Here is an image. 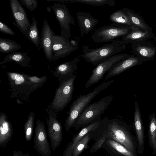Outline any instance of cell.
<instances>
[{
	"label": "cell",
	"instance_id": "obj_3",
	"mask_svg": "<svg viewBox=\"0 0 156 156\" xmlns=\"http://www.w3.org/2000/svg\"><path fill=\"white\" fill-rule=\"evenodd\" d=\"M126 46L121 40H115L111 43L97 48H89V46H84L82 48L83 54L81 56L86 62L95 66L118 54Z\"/></svg>",
	"mask_w": 156,
	"mask_h": 156
},
{
	"label": "cell",
	"instance_id": "obj_30",
	"mask_svg": "<svg viewBox=\"0 0 156 156\" xmlns=\"http://www.w3.org/2000/svg\"><path fill=\"white\" fill-rule=\"evenodd\" d=\"M61 2H78L94 6H100L108 5L109 7L115 5L114 0H60Z\"/></svg>",
	"mask_w": 156,
	"mask_h": 156
},
{
	"label": "cell",
	"instance_id": "obj_19",
	"mask_svg": "<svg viewBox=\"0 0 156 156\" xmlns=\"http://www.w3.org/2000/svg\"><path fill=\"white\" fill-rule=\"evenodd\" d=\"M134 121L138 141L137 153L142 154L144 149V135L140 110L136 101L135 102Z\"/></svg>",
	"mask_w": 156,
	"mask_h": 156
},
{
	"label": "cell",
	"instance_id": "obj_12",
	"mask_svg": "<svg viewBox=\"0 0 156 156\" xmlns=\"http://www.w3.org/2000/svg\"><path fill=\"white\" fill-rule=\"evenodd\" d=\"M51 40L53 53L51 61L65 57L78 48L77 46L73 45L70 41L67 42L60 36L55 34Z\"/></svg>",
	"mask_w": 156,
	"mask_h": 156
},
{
	"label": "cell",
	"instance_id": "obj_1",
	"mask_svg": "<svg viewBox=\"0 0 156 156\" xmlns=\"http://www.w3.org/2000/svg\"><path fill=\"white\" fill-rule=\"evenodd\" d=\"M91 135L95 142L90 149V153L97 151L105 141L111 139L137 154V144L128 127L124 122L117 119L103 118L98 128L91 132Z\"/></svg>",
	"mask_w": 156,
	"mask_h": 156
},
{
	"label": "cell",
	"instance_id": "obj_29",
	"mask_svg": "<svg viewBox=\"0 0 156 156\" xmlns=\"http://www.w3.org/2000/svg\"><path fill=\"white\" fill-rule=\"evenodd\" d=\"M27 38L30 40L40 50V37L37 28V22L34 17L29 29Z\"/></svg>",
	"mask_w": 156,
	"mask_h": 156
},
{
	"label": "cell",
	"instance_id": "obj_34",
	"mask_svg": "<svg viewBox=\"0 0 156 156\" xmlns=\"http://www.w3.org/2000/svg\"><path fill=\"white\" fill-rule=\"evenodd\" d=\"M20 2L30 11H32L37 7L38 2L37 0H20Z\"/></svg>",
	"mask_w": 156,
	"mask_h": 156
},
{
	"label": "cell",
	"instance_id": "obj_11",
	"mask_svg": "<svg viewBox=\"0 0 156 156\" xmlns=\"http://www.w3.org/2000/svg\"><path fill=\"white\" fill-rule=\"evenodd\" d=\"M34 147L43 156H49L51 151L44 123L38 119L36 122L34 138Z\"/></svg>",
	"mask_w": 156,
	"mask_h": 156
},
{
	"label": "cell",
	"instance_id": "obj_7",
	"mask_svg": "<svg viewBox=\"0 0 156 156\" xmlns=\"http://www.w3.org/2000/svg\"><path fill=\"white\" fill-rule=\"evenodd\" d=\"M59 22L61 29L60 36L68 42L71 37L70 25L75 26V21L66 6L63 4L54 3L51 6Z\"/></svg>",
	"mask_w": 156,
	"mask_h": 156
},
{
	"label": "cell",
	"instance_id": "obj_17",
	"mask_svg": "<svg viewBox=\"0 0 156 156\" xmlns=\"http://www.w3.org/2000/svg\"><path fill=\"white\" fill-rule=\"evenodd\" d=\"M80 58L76 57L73 60L60 64L55 68L53 74L60 80L69 78L75 74Z\"/></svg>",
	"mask_w": 156,
	"mask_h": 156
},
{
	"label": "cell",
	"instance_id": "obj_24",
	"mask_svg": "<svg viewBox=\"0 0 156 156\" xmlns=\"http://www.w3.org/2000/svg\"><path fill=\"white\" fill-rule=\"evenodd\" d=\"M12 61L15 62L20 66L28 67L30 66V58L26 53L14 52L6 55L3 60L0 62V64Z\"/></svg>",
	"mask_w": 156,
	"mask_h": 156
},
{
	"label": "cell",
	"instance_id": "obj_20",
	"mask_svg": "<svg viewBox=\"0 0 156 156\" xmlns=\"http://www.w3.org/2000/svg\"><path fill=\"white\" fill-rule=\"evenodd\" d=\"M76 17L81 37L88 34L99 22L98 20L85 12H78Z\"/></svg>",
	"mask_w": 156,
	"mask_h": 156
},
{
	"label": "cell",
	"instance_id": "obj_2",
	"mask_svg": "<svg viewBox=\"0 0 156 156\" xmlns=\"http://www.w3.org/2000/svg\"><path fill=\"white\" fill-rule=\"evenodd\" d=\"M114 81L111 80L103 82L92 91L86 94L81 95L73 102L70 105L68 113V115L65 123V129L67 132L73 127L77 118L92 100L100 92L108 87Z\"/></svg>",
	"mask_w": 156,
	"mask_h": 156
},
{
	"label": "cell",
	"instance_id": "obj_25",
	"mask_svg": "<svg viewBox=\"0 0 156 156\" xmlns=\"http://www.w3.org/2000/svg\"><path fill=\"white\" fill-rule=\"evenodd\" d=\"M122 10L128 16L132 25L144 30L152 32L153 29L148 25L141 16L128 8H125Z\"/></svg>",
	"mask_w": 156,
	"mask_h": 156
},
{
	"label": "cell",
	"instance_id": "obj_26",
	"mask_svg": "<svg viewBox=\"0 0 156 156\" xmlns=\"http://www.w3.org/2000/svg\"><path fill=\"white\" fill-rule=\"evenodd\" d=\"M148 138L149 145L152 151V154L156 155V118L154 113L150 115Z\"/></svg>",
	"mask_w": 156,
	"mask_h": 156
},
{
	"label": "cell",
	"instance_id": "obj_32",
	"mask_svg": "<svg viewBox=\"0 0 156 156\" xmlns=\"http://www.w3.org/2000/svg\"><path fill=\"white\" fill-rule=\"evenodd\" d=\"M35 119V114L31 111L29 115L24 126V130L26 140L30 141L32 137Z\"/></svg>",
	"mask_w": 156,
	"mask_h": 156
},
{
	"label": "cell",
	"instance_id": "obj_36",
	"mask_svg": "<svg viewBox=\"0 0 156 156\" xmlns=\"http://www.w3.org/2000/svg\"><path fill=\"white\" fill-rule=\"evenodd\" d=\"M12 156H29L27 154H23L21 151H14Z\"/></svg>",
	"mask_w": 156,
	"mask_h": 156
},
{
	"label": "cell",
	"instance_id": "obj_33",
	"mask_svg": "<svg viewBox=\"0 0 156 156\" xmlns=\"http://www.w3.org/2000/svg\"><path fill=\"white\" fill-rule=\"evenodd\" d=\"M27 78L28 80L33 85L34 90L39 87H41L45 83L47 79L46 76L38 77L36 76H30L29 75H28Z\"/></svg>",
	"mask_w": 156,
	"mask_h": 156
},
{
	"label": "cell",
	"instance_id": "obj_22",
	"mask_svg": "<svg viewBox=\"0 0 156 156\" xmlns=\"http://www.w3.org/2000/svg\"><path fill=\"white\" fill-rule=\"evenodd\" d=\"M101 148H104L114 156H137L136 153L130 151L121 144L111 139L105 141Z\"/></svg>",
	"mask_w": 156,
	"mask_h": 156
},
{
	"label": "cell",
	"instance_id": "obj_31",
	"mask_svg": "<svg viewBox=\"0 0 156 156\" xmlns=\"http://www.w3.org/2000/svg\"><path fill=\"white\" fill-rule=\"evenodd\" d=\"M92 139L91 132L83 137L75 146L73 151L72 156H78L87 147L90 140Z\"/></svg>",
	"mask_w": 156,
	"mask_h": 156
},
{
	"label": "cell",
	"instance_id": "obj_21",
	"mask_svg": "<svg viewBox=\"0 0 156 156\" xmlns=\"http://www.w3.org/2000/svg\"><path fill=\"white\" fill-rule=\"evenodd\" d=\"M101 120L94 122L84 127L73 137L68 144L64 151L63 156H72L73 151L78 142L86 134L96 130L100 126Z\"/></svg>",
	"mask_w": 156,
	"mask_h": 156
},
{
	"label": "cell",
	"instance_id": "obj_4",
	"mask_svg": "<svg viewBox=\"0 0 156 156\" xmlns=\"http://www.w3.org/2000/svg\"><path fill=\"white\" fill-rule=\"evenodd\" d=\"M113 99L112 95H110L89 105L77 118L73 127L78 129L101 120V116L110 104Z\"/></svg>",
	"mask_w": 156,
	"mask_h": 156
},
{
	"label": "cell",
	"instance_id": "obj_9",
	"mask_svg": "<svg viewBox=\"0 0 156 156\" xmlns=\"http://www.w3.org/2000/svg\"><path fill=\"white\" fill-rule=\"evenodd\" d=\"M9 5L14 20L13 25L27 37L31 24L26 12L18 0H10Z\"/></svg>",
	"mask_w": 156,
	"mask_h": 156
},
{
	"label": "cell",
	"instance_id": "obj_5",
	"mask_svg": "<svg viewBox=\"0 0 156 156\" xmlns=\"http://www.w3.org/2000/svg\"><path fill=\"white\" fill-rule=\"evenodd\" d=\"M76 75L60 80L53 100L50 105L51 109L56 113L62 110L73 98L74 83Z\"/></svg>",
	"mask_w": 156,
	"mask_h": 156
},
{
	"label": "cell",
	"instance_id": "obj_18",
	"mask_svg": "<svg viewBox=\"0 0 156 156\" xmlns=\"http://www.w3.org/2000/svg\"><path fill=\"white\" fill-rule=\"evenodd\" d=\"M130 28L131 32L122 38L121 41L125 44L147 41L154 37L152 32L144 30L134 25H132Z\"/></svg>",
	"mask_w": 156,
	"mask_h": 156
},
{
	"label": "cell",
	"instance_id": "obj_6",
	"mask_svg": "<svg viewBox=\"0 0 156 156\" xmlns=\"http://www.w3.org/2000/svg\"><path fill=\"white\" fill-rule=\"evenodd\" d=\"M131 30L129 27L113 23L97 29L93 34L92 39L97 43L112 42L118 37L127 34Z\"/></svg>",
	"mask_w": 156,
	"mask_h": 156
},
{
	"label": "cell",
	"instance_id": "obj_38",
	"mask_svg": "<svg viewBox=\"0 0 156 156\" xmlns=\"http://www.w3.org/2000/svg\"><path fill=\"white\" fill-rule=\"evenodd\" d=\"M153 39L154 40L156 41V36H154L153 38Z\"/></svg>",
	"mask_w": 156,
	"mask_h": 156
},
{
	"label": "cell",
	"instance_id": "obj_15",
	"mask_svg": "<svg viewBox=\"0 0 156 156\" xmlns=\"http://www.w3.org/2000/svg\"><path fill=\"white\" fill-rule=\"evenodd\" d=\"M143 62L142 60L133 54L129 57L115 64L108 72L104 81L113 76L119 75L127 69L139 65Z\"/></svg>",
	"mask_w": 156,
	"mask_h": 156
},
{
	"label": "cell",
	"instance_id": "obj_35",
	"mask_svg": "<svg viewBox=\"0 0 156 156\" xmlns=\"http://www.w3.org/2000/svg\"><path fill=\"white\" fill-rule=\"evenodd\" d=\"M0 31L3 33L11 35L15 34L13 31L5 23L0 21Z\"/></svg>",
	"mask_w": 156,
	"mask_h": 156
},
{
	"label": "cell",
	"instance_id": "obj_13",
	"mask_svg": "<svg viewBox=\"0 0 156 156\" xmlns=\"http://www.w3.org/2000/svg\"><path fill=\"white\" fill-rule=\"evenodd\" d=\"M9 84L13 91L17 94L23 92H32L33 85L28 79V75L7 72Z\"/></svg>",
	"mask_w": 156,
	"mask_h": 156
},
{
	"label": "cell",
	"instance_id": "obj_10",
	"mask_svg": "<svg viewBox=\"0 0 156 156\" xmlns=\"http://www.w3.org/2000/svg\"><path fill=\"white\" fill-rule=\"evenodd\" d=\"M48 119H47L48 136L53 150L59 146L62 140V126L56 118V113L49 108L47 110Z\"/></svg>",
	"mask_w": 156,
	"mask_h": 156
},
{
	"label": "cell",
	"instance_id": "obj_16",
	"mask_svg": "<svg viewBox=\"0 0 156 156\" xmlns=\"http://www.w3.org/2000/svg\"><path fill=\"white\" fill-rule=\"evenodd\" d=\"M56 34L50 27L45 19L43 23L40 37V47L44 51L46 58L51 61L53 53L51 49V38Z\"/></svg>",
	"mask_w": 156,
	"mask_h": 156
},
{
	"label": "cell",
	"instance_id": "obj_28",
	"mask_svg": "<svg viewBox=\"0 0 156 156\" xmlns=\"http://www.w3.org/2000/svg\"><path fill=\"white\" fill-rule=\"evenodd\" d=\"M21 48L18 44L14 41L0 38V52L2 54L11 53Z\"/></svg>",
	"mask_w": 156,
	"mask_h": 156
},
{
	"label": "cell",
	"instance_id": "obj_14",
	"mask_svg": "<svg viewBox=\"0 0 156 156\" xmlns=\"http://www.w3.org/2000/svg\"><path fill=\"white\" fill-rule=\"evenodd\" d=\"M132 44L133 54L143 61L153 59L156 55V46L147 40Z\"/></svg>",
	"mask_w": 156,
	"mask_h": 156
},
{
	"label": "cell",
	"instance_id": "obj_8",
	"mask_svg": "<svg viewBox=\"0 0 156 156\" xmlns=\"http://www.w3.org/2000/svg\"><path fill=\"white\" fill-rule=\"evenodd\" d=\"M131 56L126 53L118 54L98 64L92 70L91 75L86 83L85 87L88 88L98 83L102 79L105 73L108 72L115 64Z\"/></svg>",
	"mask_w": 156,
	"mask_h": 156
},
{
	"label": "cell",
	"instance_id": "obj_23",
	"mask_svg": "<svg viewBox=\"0 0 156 156\" xmlns=\"http://www.w3.org/2000/svg\"><path fill=\"white\" fill-rule=\"evenodd\" d=\"M13 133L11 123L4 113L0 114V147L5 146L10 140Z\"/></svg>",
	"mask_w": 156,
	"mask_h": 156
},
{
	"label": "cell",
	"instance_id": "obj_37",
	"mask_svg": "<svg viewBox=\"0 0 156 156\" xmlns=\"http://www.w3.org/2000/svg\"><path fill=\"white\" fill-rule=\"evenodd\" d=\"M51 8L50 6H48L47 8V12H49L51 11Z\"/></svg>",
	"mask_w": 156,
	"mask_h": 156
},
{
	"label": "cell",
	"instance_id": "obj_27",
	"mask_svg": "<svg viewBox=\"0 0 156 156\" xmlns=\"http://www.w3.org/2000/svg\"><path fill=\"white\" fill-rule=\"evenodd\" d=\"M109 20L114 23L130 27L132 25L130 19L122 9L117 10L109 16Z\"/></svg>",
	"mask_w": 156,
	"mask_h": 156
}]
</instances>
